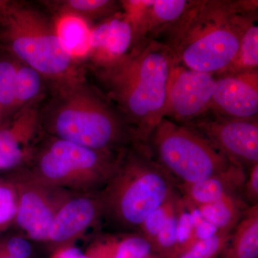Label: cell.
Listing matches in <instances>:
<instances>
[{"label": "cell", "instance_id": "obj_34", "mask_svg": "<svg viewBox=\"0 0 258 258\" xmlns=\"http://www.w3.org/2000/svg\"><path fill=\"white\" fill-rule=\"evenodd\" d=\"M147 258H159V257H158L157 255H156V254H154V252H153V253L152 254H151V255H149V257H148Z\"/></svg>", "mask_w": 258, "mask_h": 258}, {"label": "cell", "instance_id": "obj_13", "mask_svg": "<svg viewBox=\"0 0 258 258\" xmlns=\"http://www.w3.org/2000/svg\"><path fill=\"white\" fill-rule=\"evenodd\" d=\"M102 218L98 193H74L56 213L45 244L55 249L71 245Z\"/></svg>", "mask_w": 258, "mask_h": 258}, {"label": "cell", "instance_id": "obj_3", "mask_svg": "<svg viewBox=\"0 0 258 258\" xmlns=\"http://www.w3.org/2000/svg\"><path fill=\"white\" fill-rule=\"evenodd\" d=\"M53 83L55 96L41 111L42 131L49 137L113 154L139 144L108 97L79 76Z\"/></svg>", "mask_w": 258, "mask_h": 258}, {"label": "cell", "instance_id": "obj_24", "mask_svg": "<svg viewBox=\"0 0 258 258\" xmlns=\"http://www.w3.org/2000/svg\"><path fill=\"white\" fill-rule=\"evenodd\" d=\"M181 199V195L174 194L165 203L154 210L145 219L139 229L141 235L147 238L151 244L155 240L165 222L175 212Z\"/></svg>", "mask_w": 258, "mask_h": 258}, {"label": "cell", "instance_id": "obj_20", "mask_svg": "<svg viewBox=\"0 0 258 258\" xmlns=\"http://www.w3.org/2000/svg\"><path fill=\"white\" fill-rule=\"evenodd\" d=\"M57 15H69L86 21L105 20L120 13V3L111 0H62L49 2Z\"/></svg>", "mask_w": 258, "mask_h": 258}, {"label": "cell", "instance_id": "obj_10", "mask_svg": "<svg viewBox=\"0 0 258 258\" xmlns=\"http://www.w3.org/2000/svg\"><path fill=\"white\" fill-rule=\"evenodd\" d=\"M215 76L174 64L171 71L164 118L184 124L210 111Z\"/></svg>", "mask_w": 258, "mask_h": 258}, {"label": "cell", "instance_id": "obj_31", "mask_svg": "<svg viewBox=\"0 0 258 258\" xmlns=\"http://www.w3.org/2000/svg\"><path fill=\"white\" fill-rule=\"evenodd\" d=\"M85 252L73 244L55 249L50 258H83Z\"/></svg>", "mask_w": 258, "mask_h": 258}, {"label": "cell", "instance_id": "obj_27", "mask_svg": "<svg viewBox=\"0 0 258 258\" xmlns=\"http://www.w3.org/2000/svg\"><path fill=\"white\" fill-rule=\"evenodd\" d=\"M177 216V247L179 257L183 252L197 242L192 217L187 203L182 195L178 208Z\"/></svg>", "mask_w": 258, "mask_h": 258}, {"label": "cell", "instance_id": "obj_18", "mask_svg": "<svg viewBox=\"0 0 258 258\" xmlns=\"http://www.w3.org/2000/svg\"><path fill=\"white\" fill-rule=\"evenodd\" d=\"M56 32L66 50L76 61L87 57L91 27L89 23L73 15H57Z\"/></svg>", "mask_w": 258, "mask_h": 258}, {"label": "cell", "instance_id": "obj_22", "mask_svg": "<svg viewBox=\"0 0 258 258\" xmlns=\"http://www.w3.org/2000/svg\"><path fill=\"white\" fill-rule=\"evenodd\" d=\"M44 80L35 69L18 61L15 76V113L32 102L42 98Z\"/></svg>", "mask_w": 258, "mask_h": 258}, {"label": "cell", "instance_id": "obj_7", "mask_svg": "<svg viewBox=\"0 0 258 258\" xmlns=\"http://www.w3.org/2000/svg\"><path fill=\"white\" fill-rule=\"evenodd\" d=\"M149 147L178 186L203 181L233 164L200 134L165 118L153 131Z\"/></svg>", "mask_w": 258, "mask_h": 258}, {"label": "cell", "instance_id": "obj_33", "mask_svg": "<svg viewBox=\"0 0 258 258\" xmlns=\"http://www.w3.org/2000/svg\"><path fill=\"white\" fill-rule=\"evenodd\" d=\"M0 258H15L8 254L0 245Z\"/></svg>", "mask_w": 258, "mask_h": 258}, {"label": "cell", "instance_id": "obj_16", "mask_svg": "<svg viewBox=\"0 0 258 258\" xmlns=\"http://www.w3.org/2000/svg\"><path fill=\"white\" fill-rule=\"evenodd\" d=\"M91 258H147L153 253L151 242L140 233L99 239L86 251Z\"/></svg>", "mask_w": 258, "mask_h": 258}, {"label": "cell", "instance_id": "obj_23", "mask_svg": "<svg viewBox=\"0 0 258 258\" xmlns=\"http://www.w3.org/2000/svg\"><path fill=\"white\" fill-rule=\"evenodd\" d=\"M18 62L5 52L0 56V127L15 114V76Z\"/></svg>", "mask_w": 258, "mask_h": 258}, {"label": "cell", "instance_id": "obj_30", "mask_svg": "<svg viewBox=\"0 0 258 258\" xmlns=\"http://www.w3.org/2000/svg\"><path fill=\"white\" fill-rule=\"evenodd\" d=\"M242 196L249 207L258 205V164L251 168L247 172Z\"/></svg>", "mask_w": 258, "mask_h": 258}, {"label": "cell", "instance_id": "obj_29", "mask_svg": "<svg viewBox=\"0 0 258 258\" xmlns=\"http://www.w3.org/2000/svg\"><path fill=\"white\" fill-rule=\"evenodd\" d=\"M10 255L15 258H31L32 247L30 240L25 237H13L0 244Z\"/></svg>", "mask_w": 258, "mask_h": 258}, {"label": "cell", "instance_id": "obj_15", "mask_svg": "<svg viewBox=\"0 0 258 258\" xmlns=\"http://www.w3.org/2000/svg\"><path fill=\"white\" fill-rule=\"evenodd\" d=\"M247 172L241 166L232 164L217 175L190 184L179 185L182 197L189 203L200 206L213 203L234 194H242Z\"/></svg>", "mask_w": 258, "mask_h": 258}, {"label": "cell", "instance_id": "obj_14", "mask_svg": "<svg viewBox=\"0 0 258 258\" xmlns=\"http://www.w3.org/2000/svg\"><path fill=\"white\" fill-rule=\"evenodd\" d=\"M133 37L132 25L120 12L91 28L87 57L95 66L118 60L132 49Z\"/></svg>", "mask_w": 258, "mask_h": 258}, {"label": "cell", "instance_id": "obj_26", "mask_svg": "<svg viewBox=\"0 0 258 258\" xmlns=\"http://www.w3.org/2000/svg\"><path fill=\"white\" fill-rule=\"evenodd\" d=\"M233 230H219L208 240L198 241L178 258H217L225 247Z\"/></svg>", "mask_w": 258, "mask_h": 258}, {"label": "cell", "instance_id": "obj_6", "mask_svg": "<svg viewBox=\"0 0 258 258\" xmlns=\"http://www.w3.org/2000/svg\"><path fill=\"white\" fill-rule=\"evenodd\" d=\"M119 154L49 137L37 145L24 168L44 182L71 192L98 193L113 174Z\"/></svg>", "mask_w": 258, "mask_h": 258}, {"label": "cell", "instance_id": "obj_4", "mask_svg": "<svg viewBox=\"0 0 258 258\" xmlns=\"http://www.w3.org/2000/svg\"><path fill=\"white\" fill-rule=\"evenodd\" d=\"M177 189L149 147L136 144L120 153L113 174L98 192L103 218L117 228L139 230L145 219Z\"/></svg>", "mask_w": 258, "mask_h": 258}, {"label": "cell", "instance_id": "obj_32", "mask_svg": "<svg viewBox=\"0 0 258 258\" xmlns=\"http://www.w3.org/2000/svg\"><path fill=\"white\" fill-rule=\"evenodd\" d=\"M16 212L17 202L0 205V225L15 220Z\"/></svg>", "mask_w": 258, "mask_h": 258}, {"label": "cell", "instance_id": "obj_25", "mask_svg": "<svg viewBox=\"0 0 258 258\" xmlns=\"http://www.w3.org/2000/svg\"><path fill=\"white\" fill-rule=\"evenodd\" d=\"M178 208L179 205L175 212L168 219L152 242L153 252L159 258L178 257Z\"/></svg>", "mask_w": 258, "mask_h": 258}, {"label": "cell", "instance_id": "obj_12", "mask_svg": "<svg viewBox=\"0 0 258 258\" xmlns=\"http://www.w3.org/2000/svg\"><path fill=\"white\" fill-rule=\"evenodd\" d=\"M215 78L210 111L232 119H258V71Z\"/></svg>", "mask_w": 258, "mask_h": 258}, {"label": "cell", "instance_id": "obj_1", "mask_svg": "<svg viewBox=\"0 0 258 258\" xmlns=\"http://www.w3.org/2000/svg\"><path fill=\"white\" fill-rule=\"evenodd\" d=\"M257 1L196 0L153 40L166 45L174 64L217 76L232 62Z\"/></svg>", "mask_w": 258, "mask_h": 258}, {"label": "cell", "instance_id": "obj_2", "mask_svg": "<svg viewBox=\"0 0 258 258\" xmlns=\"http://www.w3.org/2000/svg\"><path fill=\"white\" fill-rule=\"evenodd\" d=\"M174 60L162 42L152 40L108 63L96 76L107 97L132 129L139 144L149 147L153 131L164 118Z\"/></svg>", "mask_w": 258, "mask_h": 258}, {"label": "cell", "instance_id": "obj_5", "mask_svg": "<svg viewBox=\"0 0 258 258\" xmlns=\"http://www.w3.org/2000/svg\"><path fill=\"white\" fill-rule=\"evenodd\" d=\"M0 47L53 83L79 76L54 20L28 3L0 0Z\"/></svg>", "mask_w": 258, "mask_h": 258}, {"label": "cell", "instance_id": "obj_19", "mask_svg": "<svg viewBox=\"0 0 258 258\" xmlns=\"http://www.w3.org/2000/svg\"><path fill=\"white\" fill-rule=\"evenodd\" d=\"M197 207L219 230H233L249 208L242 194L227 195L213 203Z\"/></svg>", "mask_w": 258, "mask_h": 258}, {"label": "cell", "instance_id": "obj_17", "mask_svg": "<svg viewBox=\"0 0 258 258\" xmlns=\"http://www.w3.org/2000/svg\"><path fill=\"white\" fill-rule=\"evenodd\" d=\"M258 257V205L249 207L217 258Z\"/></svg>", "mask_w": 258, "mask_h": 258}, {"label": "cell", "instance_id": "obj_21", "mask_svg": "<svg viewBox=\"0 0 258 258\" xmlns=\"http://www.w3.org/2000/svg\"><path fill=\"white\" fill-rule=\"evenodd\" d=\"M257 18L252 19L244 30L237 55L220 74H238L258 71ZM219 76V75H218Z\"/></svg>", "mask_w": 258, "mask_h": 258}, {"label": "cell", "instance_id": "obj_8", "mask_svg": "<svg viewBox=\"0 0 258 258\" xmlns=\"http://www.w3.org/2000/svg\"><path fill=\"white\" fill-rule=\"evenodd\" d=\"M12 185L17 199L15 222L29 240L46 243L56 213L74 193L44 182L26 168L19 169Z\"/></svg>", "mask_w": 258, "mask_h": 258}, {"label": "cell", "instance_id": "obj_11", "mask_svg": "<svg viewBox=\"0 0 258 258\" xmlns=\"http://www.w3.org/2000/svg\"><path fill=\"white\" fill-rule=\"evenodd\" d=\"M42 99L24 106L0 127V170L22 169L31 160L42 135Z\"/></svg>", "mask_w": 258, "mask_h": 258}, {"label": "cell", "instance_id": "obj_9", "mask_svg": "<svg viewBox=\"0 0 258 258\" xmlns=\"http://www.w3.org/2000/svg\"><path fill=\"white\" fill-rule=\"evenodd\" d=\"M181 125L200 134L232 164L247 172L258 164V119H232L208 111Z\"/></svg>", "mask_w": 258, "mask_h": 258}, {"label": "cell", "instance_id": "obj_28", "mask_svg": "<svg viewBox=\"0 0 258 258\" xmlns=\"http://www.w3.org/2000/svg\"><path fill=\"white\" fill-rule=\"evenodd\" d=\"M189 207L190 213L192 217L194 227H195V237L197 242L200 240H208L214 237L219 230L213 224L207 220L202 215L196 205H193L184 199Z\"/></svg>", "mask_w": 258, "mask_h": 258}]
</instances>
